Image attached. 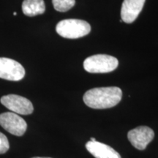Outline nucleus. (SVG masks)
Wrapping results in <instances>:
<instances>
[{
    "mask_svg": "<svg viewBox=\"0 0 158 158\" xmlns=\"http://www.w3.org/2000/svg\"><path fill=\"white\" fill-rule=\"evenodd\" d=\"M122 92L116 86L94 88L83 97L85 104L94 109H106L116 106L121 101Z\"/></svg>",
    "mask_w": 158,
    "mask_h": 158,
    "instance_id": "f257e3e1",
    "label": "nucleus"
},
{
    "mask_svg": "<svg viewBox=\"0 0 158 158\" xmlns=\"http://www.w3.org/2000/svg\"><path fill=\"white\" fill-rule=\"evenodd\" d=\"M56 31L64 38L77 39L87 35L91 31V26L83 20L65 19L57 23Z\"/></svg>",
    "mask_w": 158,
    "mask_h": 158,
    "instance_id": "f03ea898",
    "label": "nucleus"
},
{
    "mask_svg": "<svg viewBox=\"0 0 158 158\" xmlns=\"http://www.w3.org/2000/svg\"><path fill=\"white\" fill-rule=\"evenodd\" d=\"M118 65V59L106 54H97L86 58L84 68L90 73H106L116 70Z\"/></svg>",
    "mask_w": 158,
    "mask_h": 158,
    "instance_id": "7ed1b4c3",
    "label": "nucleus"
},
{
    "mask_svg": "<svg viewBox=\"0 0 158 158\" xmlns=\"http://www.w3.org/2000/svg\"><path fill=\"white\" fill-rule=\"evenodd\" d=\"M1 103L12 112L21 115L32 114L34 107L30 100L17 94H8L3 96L0 100Z\"/></svg>",
    "mask_w": 158,
    "mask_h": 158,
    "instance_id": "20e7f679",
    "label": "nucleus"
},
{
    "mask_svg": "<svg viewBox=\"0 0 158 158\" xmlns=\"http://www.w3.org/2000/svg\"><path fill=\"white\" fill-rule=\"evenodd\" d=\"M25 76V70L19 62L12 59L0 57V78L18 81Z\"/></svg>",
    "mask_w": 158,
    "mask_h": 158,
    "instance_id": "39448f33",
    "label": "nucleus"
},
{
    "mask_svg": "<svg viewBox=\"0 0 158 158\" xmlns=\"http://www.w3.org/2000/svg\"><path fill=\"white\" fill-rule=\"evenodd\" d=\"M0 125L6 131L16 136H22L27 128L25 120L13 112L0 114Z\"/></svg>",
    "mask_w": 158,
    "mask_h": 158,
    "instance_id": "423d86ee",
    "label": "nucleus"
},
{
    "mask_svg": "<svg viewBox=\"0 0 158 158\" xmlns=\"http://www.w3.org/2000/svg\"><path fill=\"white\" fill-rule=\"evenodd\" d=\"M155 137L153 130L147 126H140L128 132L127 138L134 147L144 150Z\"/></svg>",
    "mask_w": 158,
    "mask_h": 158,
    "instance_id": "0eeeda50",
    "label": "nucleus"
},
{
    "mask_svg": "<svg viewBox=\"0 0 158 158\" xmlns=\"http://www.w3.org/2000/svg\"><path fill=\"white\" fill-rule=\"evenodd\" d=\"M146 0H124L121 9L122 21L131 23L137 19L143 9Z\"/></svg>",
    "mask_w": 158,
    "mask_h": 158,
    "instance_id": "6e6552de",
    "label": "nucleus"
},
{
    "mask_svg": "<svg viewBox=\"0 0 158 158\" xmlns=\"http://www.w3.org/2000/svg\"><path fill=\"white\" fill-rule=\"evenodd\" d=\"M86 148L95 158H122L115 149L101 142L89 141L86 143Z\"/></svg>",
    "mask_w": 158,
    "mask_h": 158,
    "instance_id": "1a4fd4ad",
    "label": "nucleus"
},
{
    "mask_svg": "<svg viewBox=\"0 0 158 158\" xmlns=\"http://www.w3.org/2000/svg\"><path fill=\"white\" fill-rule=\"evenodd\" d=\"M45 5L43 0H24L22 3V11L27 16H35L45 13Z\"/></svg>",
    "mask_w": 158,
    "mask_h": 158,
    "instance_id": "9d476101",
    "label": "nucleus"
},
{
    "mask_svg": "<svg viewBox=\"0 0 158 158\" xmlns=\"http://www.w3.org/2000/svg\"><path fill=\"white\" fill-rule=\"evenodd\" d=\"M54 9L59 12H66L72 8L76 0H52Z\"/></svg>",
    "mask_w": 158,
    "mask_h": 158,
    "instance_id": "9b49d317",
    "label": "nucleus"
},
{
    "mask_svg": "<svg viewBox=\"0 0 158 158\" xmlns=\"http://www.w3.org/2000/svg\"><path fill=\"white\" fill-rule=\"evenodd\" d=\"M9 148L10 144L7 138L3 133H0V155L7 152Z\"/></svg>",
    "mask_w": 158,
    "mask_h": 158,
    "instance_id": "f8f14e48",
    "label": "nucleus"
},
{
    "mask_svg": "<svg viewBox=\"0 0 158 158\" xmlns=\"http://www.w3.org/2000/svg\"><path fill=\"white\" fill-rule=\"evenodd\" d=\"M91 141H92V142H95V141H96V139L94 138H91Z\"/></svg>",
    "mask_w": 158,
    "mask_h": 158,
    "instance_id": "ddd939ff",
    "label": "nucleus"
},
{
    "mask_svg": "<svg viewBox=\"0 0 158 158\" xmlns=\"http://www.w3.org/2000/svg\"><path fill=\"white\" fill-rule=\"evenodd\" d=\"M32 158H51V157H35Z\"/></svg>",
    "mask_w": 158,
    "mask_h": 158,
    "instance_id": "4468645a",
    "label": "nucleus"
},
{
    "mask_svg": "<svg viewBox=\"0 0 158 158\" xmlns=\"http://www.w3.org/2000/svg\"><path fill=\"white\" fill-rule=\"evenodd\" d=\"M16 14H17V13H15H15H13V15H16Z\"/></svg>",
    "mask_w": 158,
    "mask_h": 158,
    "instance_id": "2eb2a0df",
    "label": "nucleus"
}]
</instances>
